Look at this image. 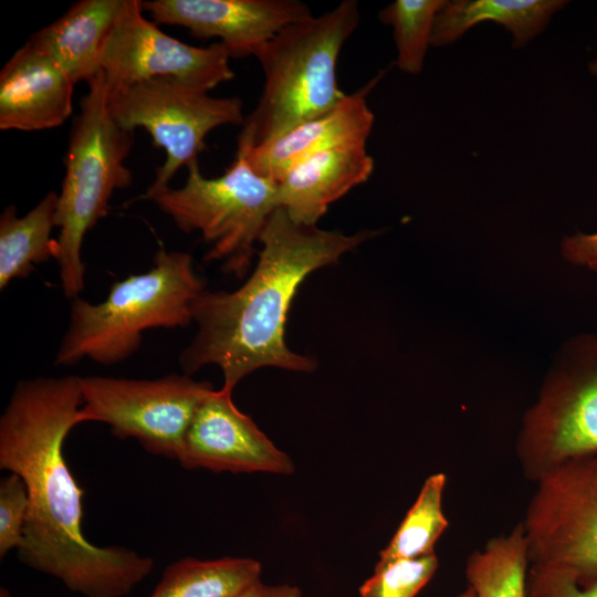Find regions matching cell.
I'll return each instance as SVG.
<instances>
[{
    "mask_svg": "<svg viewBox=\"0 0 597 597\" xmlns=\"http://www.w3.org/2000/svg\"><path fill=\"white\" fill-rule=\"evenodd\" d=\"M78 376L20 380L0 417V468L25 483L29 511L18 558L85 597L127 596L154 561L123 546L98 547L82 531L84 490L63 454L78 425Z\"/></svg>",
    "mask_w": 597,
    "mask_h": 597,
    "instance_id": "6da1fadb",
    "label": "cell"
},
{
    "mask_svg": "<svg viewBox=\"0 0 597 597\" xmlns=\"http://www.w3.org/2000/svg\"><path fill=\"white\" fill-rule=\"evenodd\" d=\"M378 231L354 234L294 222L277 207L260 235L262 249L251 276L233 292L203 290L192 305L198 329L180 353L179 365L191 375L206 365L223 374L222 388L233 390L262 367L312 371L316 362L292 352L284 333L298 286L313 271L335 264Z\"/></svg>",
    "mask_w": 597,
    "mask_h": 597,
    "instance_id": "7a4b0ae2",
    "label": "cell"
},
{
    "mask_svg": "<svg viewBox=\"0 0 597 597\" xmlns=\"http://www.w3.org/2000/svg\"><path fill=\"white\" fill-rule=\"evenodd\" d=\"M358 2L336 7L291 24L254 57L264 73L255 108L244 118L237 148L251 149L334 108L346 94L336 65L343 45L359 25Z\"/></svg>",
    "mask_w": 597,
    "mask_h": 597,
    "instance_id": "3957f363",
    "label": "cell"
},
{
    "mask_svg": "<svg viewBox=\"0 0 597 597\" xmlns=\"http://www.w3.org/2000/svg\"><path fill=\"white\" fill-rule=\"evenodd\" d=\"M203 290L189 253L160 249L148 271L114 282L103 302L72 300L55 364L74 365L83 358L103 365L123 362L139 349L144 331L193 322L192 305Z\"/></svg>",
    "mask_w": 597,
    "mask_h": 597,
    "instance_id": "277c9868",
    "label": "cell"
},
{
    "mask_svg": "<svg viewBox=\"0 0 597 597\" xmlns=\"http://www.w3.org/2000/svg\"><path fill=\"white\" fill-rule=\"evenodd\" d=\"M87 85L88 92L81 100L72 125L55 211V227L60 228L55 260L63 293L71 301L85 286L81 253L86 233L107 216L113 193L133 181L125 165L133 133L113 118L102 71Z\"/></svg>",
    "mask_w": 597,
    "mask_h": 597,
    "instance_id": "5b68a950",
    "label": "cell"
},
{
    "mask_svg": "<svg viewBox=\"0 0 597 597\" xmlns=\"http://www.w3.org/2000/svg\"><path fill=\"white\" fill-rule=\"evenodd\" d=\"M180 188H164L144 199L153 201L185 232H200L210 244L207 263L222 262V270L241 279L258 253L255 243L279 207L277 185L256 172L243 154L217 178H206L199 161L187 166Z\"/></svg>",
    "mask_w": 597,
    "mask_h": 597,
    "instance_id": "8992f818",
    "label": "cell"
},
{
    "mask_svg": "<svg viewBox=\"0 0 597 597\" xmlns=\"http://www.w3.org/2000/svg\"><path fill=\"white\" fill-rule=\"evenodd\" d=\"M517 451L536 480L567 460L597 455V335L564 344L524 417Z\"/></svg>",
    "mask_w": 597,
    "mask_h": 597,
    "instance_id": "52a82bcc",
    "label": "cell"
},
{
    "mask_svg": "<svg viewBox=\"0 0 597 597\" xmlns=\"http://www.w3.org/2000/svg\"><path fill=\"white\" fill-rule=\"evenodd\" d=\"M108 107L122 128L130 133L144 128L154 145L165 150V161L143 198L169 187L181 167L198 161L211 130L242 125L245 118L240 98L212 97L172 77H154L108 91Z\"/></svg>",
    "mask_w": 597,
    "mask_h": 597,
    "instance_id": "ba28073f",
    "label": "cell"
},
{
    "mask_svg": "<svg viewBox=\"0 0 597 597\" xmlns=\"http://www.w3.org/2000/svg\"><path fill=\"white\" fill-rule=\"evenodd\" d=\"M78 422H103L119 438H135L157 455L178 459L186 432L213 387L189 375L157 379L80 377Z\"/></svg>",
    "mask_w": 597,
    "mask_h": 597,
    "instance_id": "9c48e42d",
    "label": "cell"
},
{
    "mask_svg": "<svg viewBox=\"0 0 597 597\" xmlns=\"http://www.w3.org/2000/svg\"><path fill=\"white\" fill-rule=\"evenodd\" d=\"M537 481L522 524L530 563L597 580V455L567 460Z\"/></svg>",
    "mask_w": 597,
    "mask_h": 597,
    "instance_id": "30bf717a",
    "label": "cell"
},
{
    "mask_svg": "<svg viewBox=\"0 0 597 597\" xmlns=\"http://www.w3.org/2000/svg\"><path fill=\"white\" fill-rule=\"evenodd\" d=\"M143 13L140 0H127L105 42L100 71L108 91L172 77L209 92L234 77L231 54L223 43L189 45L166 34Z\"/></svg>",
    "mask_w": 597,
    "mask_h": 597,
    "instance_id": "8fae6325",
    "label": "cell"
},
{
    "mask_svg": "<svg viewBox=\"0 0 597 597\" xmlns=\"http://www.w3.org/2000/svg\"><path fill=\"white\" fill-rule=\"evenodd\" d=\"M140 6L155 24L218 38L237 59L255 56L281 30L314 15L297 0H144Z\"/></svg>",
    "mask_w": 597,
    "mask_h": 597,
    "instance_id": "7c38bea8",
    "label": "cell"
},
{
    "mask_svg": "<svg viewBox=\"0 0 597 597\" xmlns=\"http://www.w3.org/2000/svg\"><path fill=\"white\" fill-rule=\"evenodd\" d=\"M232 391L211 390L198 407L177 461L184 469L291 474L294 463L241 412Z\"/></svg>",
    "mask_w": 597,
    "mask_h": 597,
    "instance_id": "4fadbf2b",
    "label": "cell"
},
{
    "mask_svg": "<svg viewBox=\"0 0 597 597\" xmlns=\"http://www.w3.org/2000/svg\"><path fill=\"white\" fill-rule=\"evenodd\" d=\"M380 71L332 109L303 122L255 148H237L252 168L275 182L292 167L320 151L347 144L367 143L374 114L367 98L385 75Z\"/></svg>",
    "mask_w": 597,
    "mask_h": 597,
    "instance_id": "5bb4252c",
    "label": "cell"
},
{
    "mask_svg": "<svg viewBox=\"0 0 597 597\" xmlns=\"http://www.w3.org/2000/svg\"><path fill=\"white\" fill-rule=\"evenodd\" d=\"M75 83L25 42L0 73V129L33 132L62 125L73 111Z\"/></svg>",
    "mask_w": 597,
    "mask_h": 597,
    "instance_id": "9a60e30c",
    "label": "cell"
},
{
    "mask_svg": "<svg viewBox=\"0 0 597 597\" xmlns=\"http://www.w3.org/2000/svg\"><path fill=\"white\" fill-rule=\"evenodd\" d=\"M366 144H347L314 154L277 181V203L296 223L316 226L328 207L374 170Z\"/></svg>",
    "mask_w": 597,
    "mask_h": 597,
    "instance_id": "2e32d148",
    "label": "cell"
},
{
    "mask_svg": "<svg viewBox=\"0 0 597 597\" xmlns=\"http://www.w3.org/2000/svg\"><path fill=\"white\" fill-rule=\"evenodd\" d=\"M127 0H81L27 42L49 55L76 84L100 71L105 42Z\"/></svg>",
    "mask_w": 597,
    "mask_h": 597,
    "instance_id": "e0dca14e",
    "label": "cell"
},
{
    "mask_svg": "<svg viewBox=\"0 0 597 597\" xmlns=\"http://www.w3.org/2000/svg\"><path fill=\"white\" fill-rule=\"evenodd\" d=\"M567 3L565 0H446L434 19L431 45L451 44L472 27L490 20L511 33L514 49H522Z\"/></svg>",
    "mask_w": 597,
    "mask_h": 597,
    "instance_id": "ac0fdd59",
    "label": "cell"
},
{
    "mask_svg": "<svg viewBox=\"0 0 597 597\" xmlns=\"http://www.w3.org/2000/svg\"><path fill=\"white\" fill-rule=\"evenodd\" d=\"M57 193L50 191L23 217L14 206L0 217V290L14 279H25L35 264L55 259L57 241L51 233L55 227Z\"/></svg>",
    "mask_w": 597,
    "mask_h": 597,
    "instance_id": "d6986e66",
    "label": "cell"
},
{
    "mask_svg": "<svg viewBox=\"0 0 597 597\" xmlns=\"http://www.w3.org/2000/svg\"><path fill=\"white\" fill-rule=\"evenodd\" d=\"M261 570V564L249 557H187L165 569L149 597H237L260 580Z\"/></svg>",
    "mask_w": 597,
    "mask_h": 597,
    "instance_id": "ffe728a7",
    "label": "cell"
},
{
    "mask_svg": "<svg viewBox=\"0 0 597 597\" xmlns=\"http://www.w3.org/2000/svg\"><path fill=\"white\" fill-rule=\"evenodd\" d=\"M528 567L527 543L520 524L471 554L465 577L474 597H526Z\"/></svg>",
    "mask_w": 597,
    "mask_h": 597,
    "instance_id": "44dd1931",
    "label": "cell"
},
{
    "mask_svg": "<svg viewBox=\"0 0 597 597\" xmlns=\"http://www.w3.org/2000/svg\"><path fill=\"white\" fill-rule=\"evenodd\" d=\"M446 475L428 476L419 495L407 512L378 562L416 558L434 553L433 546L448 526L442 510Z\"/></svg>",
    "mask_w": 597,
    "mask_h": 597,
    "instance_id": "7402d4cb",
    "label": "cell"
},
{
    "mask_svg": "<svg viewBox=\"0 0 597 597\" xmlns=\"http://www.w3.org/2000/svg\"><path fill=\"white\" fill-rule=\"evenodd\" d=\"M446 0H396L384 7L378 19L392 28L396 65L404 73L422 71L436 15Z\"/></svg>",
    "mask_w": 597,
    "mask_h": 597,
    "instance_id": "603a6c76",
    "label": "cell"
},
{
    "mask_svg": "<svg viewBox=\"0 0 597 597\" xmlns=\"http://www.w3.org/2000/svg\"><path fill=\"white\" fill-rule=\"evenodd\" d=\"M438 568L434 553L416 558L378 562L359 588L360 597H416Z\"/></svg>",
    "mask_w": 597,
    "mask_h": 597,
    "instance_id": "cb8c5ba5",
    "label": "cell"
},
{
    "mask_svg": "<svg viewBox=\"0 0 597 597\" xmlns=\"http://www.w3.org/2000/svg\"><path fill=\"white\" fill-rule=\"evenodd\" d=\"M29 511L25 483L15 473L0 482V557L11 549H20L24 541V526Z\"/></svg>",
    "mask_w": 597,
    "mask_h": 597,
    "instance_id": "d4e9b609",
    "label": "cell"
},
{
    "mask_svg": "<svg viewBox=\"0 0 597 597\" xmlns=\"http://www.w3.org/2000/svg\"><path fill=\"white\" fill-rule=\"evenodd\" d=\"M526 597H597V580L582 584L563 567L531 564Z\"/></svg>",
    "mask_w": 597,
    "mask_h": 597,
    "instance_id": "484cf974",
    "label": "cell"
},
{
    "mask_svg": "<svg viewBox=\"0 0 597 597\" xmlns=\"http://www.w3.org/2000/svg\"><path fill=\"white\" fill-rule=\"evenodd\" d=\"M561 250L567 262L597 272V232L566 235Z\"/></svg>",
    "mask_w": 597,
    "mask_h": 597,
    "instance_id": "4316f807",
    "label": "cell"
},
{
    "mask_svg": "<svg viewBox=\"0 0 597 597\" xmlns=\"http://www.w3.org/2000/svg\"><path fill=\"white\" fill-rule=\"evenodd\" d=\"M237 597H302V591L293 585H266L258 580L247 587Z\"/></svg>",
    "mask_w": 597,
    "mask_h": 597,
    "instance_id": "83f0119b",
    "label": "cell"
},
{
    "mask_svg": "<svg viewBox=\"0 0 597 597\" xmlns=\"http://www.w3.org/2000/svg\"><path fill=\"white\" fill-rule=\"evenodd\" d=\"M588 70L590 72V74L597 78V57L595 60H593L589 65H588Z\"/></svg>",
    "mask_w": 597,
    "mask_h": 597,
    "instance_id": "f1b7e54d",
    "label": "cell"
},
{
    "mask_svg": "<svg viewBox=\"0 0 597 597\" xmlns=\"http://www.w3.org/2000/svg\"><path fill=\"white\" fill-rule=\"evenodd\" d=\"M457 597H474V593L472 588L468 586V588L464 591H462L460 595H458Z\"/></svg>",
    "mask_w": 597,
    "mask_h": 597,
    "instance_id": "f546056e",
    "label": "cell"
}]
</instances>
